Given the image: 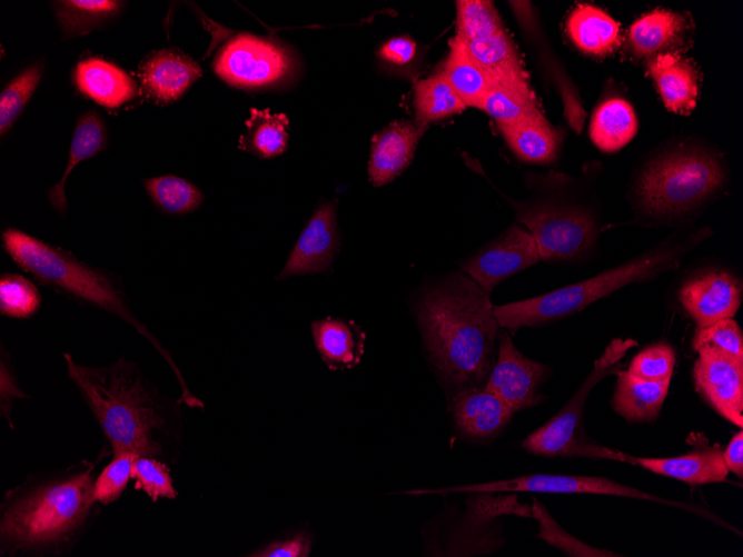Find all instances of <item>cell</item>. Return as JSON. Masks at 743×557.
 I'll return each mask as SVG.
<instances>
[{"label": "cell", "mask_w": 743, "mask_h": 557, "mask_svg": "<svg viewBox=\"0 0 743 557\" xmlns=\"http://www.w3.org/2000/svg\"><path fill=\"white\" fill-rule=\"evenodd\" d=\"M489 294L457 270L425 280L413 298L425 355L450 398L485 387L496 361L501 327Z\"/></svg>", "instance_id": "1"}, {"label": "cell", "mask_w": 743, "mask_h": 557, "mask_svg": "<svg viewBox=\"0 0 743 557\" xmlns=\"http://www.w3.org/2000/svg\"><path fill=\"white\" fill-rule=\"evenodd\" d=\"M109 455L103 447L95 460L31 474L9 489L0 504V555L71 553L96 519L95 481Z\"/></svg>", "instance_id": "2"}, {"label": "cell", "mask_w": 743, "mask_h": 557, "mask_svg": "<svg viewBox=\"0 0 743 557\" xmlns=\"http://www.w3.org/2000/svg\"><path fill=\"white\" fill-rule=\"evenodd\" d=\"M68 377L101 429L111 457L125 452L171 460L178 442L177 405L142 372L137 362L121 355L106 366L78 364L62 354Z\"/></svg>", "instance_id": "3"}, {"label": "cell", "mask_w": 743, "mask_h": 557, "mask_svg": "<svg viewBox=\"0 0 743 557\" xmlns=\"http://www.w3.org/2000/svg\"><path fill=\"white\" fill-rule=\"evenodd\" d=\"M2 247L14 265L30 275L36 282L52 291L120 318L146 338L168 362L182 388L184 400L189 392L169 352L132 311L122 279L111 270L93 267L78 259L72 252L48 243L17 228L1 233Z\"/></svg>", "instance_id": "4"}, {"label": "cell", "mask_w": 743, "mask_h": 557, "mask_svg": "<svg viewBox=\"0 0 743 557\" xmlns=\"http://www.w3.org/2000/svg\"><path fill=\"white\" fill-rule=\"evenodd\" d=\"M706 236L699 231L683 240L666 241L616 267L547 294L494 306L501 328L515 334L576 314L626 285L654 279L678 268L683 257Z\"/></svg>", "instance_id": "5"}, {"label": "cell", "mask_w": 743, "mask_h": 557, "mask_svg": "<svg viewBox=\"0 0 743 557\" xmlns=\"http://www.w3.org/2000/svg\"><path fill=\"white\" fill-rule=\"evenodd\" d=\"M724 181L719 159L697 149H682L653 159L642 171L636 195L651 216L673 218L701 205Z\"/></svg>", "instance_id": "6"}, {"label": "cell", "mask_w": 743, "mask_h": 557, "mask_svg": "<svg viewBox=\"0 0 743 557\" xmlns=\"http://www.w3.org/2000/svg\"><path fill=\"white\" fill-rule=\"evenodd\" d=\"M464 510L446 509L423 529L426 554L430 556H474L493 554L505 539L496 519L516 515L532 517L531 508L516 495L468 493Z\"/></svg>", "instance_id": "7"}, {"label": "cell", "mask_w": 743, "mask_h": 557, "mask_svg": "<svg viewBox=\"0 0 743 557\" xmlns=\"http://www.w3.org/2000/svg\"><path fill=\"white\" fill-rule=\"evenodd\" d=\"M634 339H613L595 359L592 371L564 407L546 424L528 435L522 447L529 454L543 457H577L584 440L579 437L583 411L591 390L607 375L620 369V361L627 350L635 347Z\"/></svg>", "instance_id": "8"}, {"label": "cell", "mask_w": 743, "mask_h": 557, "mask_svg": "<svg viewBox=\"0 0 743 557\" xmlns=\"http://www.w3.org/2000/svg\"><path fill=\"white\" fill-rule=\"evenodd\" d=\"M549 493V494H594L608 495L627 498H636L644 500H652L670 506H675L702 516H705L717 524L721 519L710 511L680 501L667 500L643 490L625 486L605 477L593 476H572V475H549V474H533L524 475L516 478L467 484L462 486H452L445 488L418 489L409 491L414 495H448L455 493Z\"/></svg>", "instance_id": "9"}, {"label": "cell", "mask_w": 743, "mask_h": 557, "mask_svg": "<svg viewBox=\"0 0 743 557\" xmlns=\"http://www.w3.org/2000/svg\"><path fill=\"white\" fill-rule=\"evenodd\" d=\"M296 59L280 43L249 33L230 39L214 60V70L228 84L257 89L288 81Z\"/></svg>", "instance_id": "10"}, {"label": "cell", "mask_w": 743, "mask_h": 557, "mask_svg": "<svg viewBox=\"0 0 743 557\" xmlns=\"http://www.w3.org/2000/svg\"><path fill=\"white\" fill-rule=\"evenodd\" d=\"M517 218L526 226L545 261L583 256L597 235L593 216L579 207L552 203L522 207Z\"/></svg>", "instance_id": "11"}, {"label": "cell", "mask_w": 743, "mask_h": 557, "mask_svg": "<svg viewBox=\"0 0 743 557\" xmlns=\"http://www.w3.org/2000/svg\"><path fill=\"white\" fill-rule=\"evenodd\" d=\"M549 371L548 366L524 356L508 331L499 329L496 361L484 388L517 412L543 400L539 388Z\"/></svg>", "instance_id": "12"}, {"label": "cell", "mask_w": 743, "mask_h": 557, "mask_svg": "<svg viewBox=\"0 0 743 557\" xmlns=\"http://www.w3.org/2000/svg\"><path fill=\"white\" fill-rule=\"evenodd\" d=\"M541 260L538 248L528 230L512 225L459 262V270L491 292L502 281Z\"/></svg>", "instance_id": "13"}, {"label": "cell", "mask_w": 743, "mask_h": 557, "mask_svg": "<svg viewBox=\"0 0 743 557\" xmlns=\"http://www.w3.org/2000/svg\"><path fill=\"white\" fill-rule=\"evenodd\" d=\"M720 445H709L705 438L688 452L677 457L651 458L630 456L606 447L586 444L581 457H601L641 466L652 473L682 480L688 485L721 483L727 477Z\"/></svg>", "instance_id": "14"}, {"label": "cell", "mask_w": 743, "mask_h": 557, "mask_svg": "<svg viewBox=\"0 0 743 557\" xmlns=\"http://www.w3.org/2000/svg\"><path fill=\"white\" fill-rule=\"evenodd\" d=\"M339 246L336 201L323 202L311 215L276 279L331 272Z\"/></svg>", "instance_id": "15"}, {"label": "cell", "mask_w": 743, "mask_h": 557, "mask_svg": "<svg viewBox=\"0 0 743 557\" xmlns=\"http://www.w3.org/2000/svg\"><path fill=\"white\" fill-rule=\"evenodd\" d=\"M693 368L697 392L726 420L743 426V362L700 349Z\"/></svg>", "instance_id": "16"}, {"label": "cell", "mask_w": 743, "mask_h": 557, "mask_svg": "<svg viewBox=\"0 0 743 557\" xmlns=\"http://www.w3.org/2000/svg\"><path fill=\"white\" fill-rule=\"evenodd\" d=\"M678 300L697 328H704L735 316L742 286L731 272L711 269L687 279L678 290Z\"/></svg>", "instance_id": "17"}, {"label": "cell", "mask_w": 743, "mask_h": 557, "mask_svg": "<svg viewBox=\"0 0 743 557\" xmlns=\"http://www.w3.org/2000/svg\"><path fill=\"white\" fill-rule=\"evenodd\" d=\"M200 76L199 64L177 49L152 52L139 66L145 96L160 105L178 100Z\"/></svg>", "instance_id": "18"}, {"label": "cell", "mask_w": 743, "mask_h": 557, "mask_svg": "<svg viewBox=\"0 0 743 557\" xmlns=\"http://www.w3.org/2000/svg\"><path fill=\"white\" fill-rule=\"evenodd\" d=\"M453 420L459 432L473 441L495 437L511 420L513 410L484 387L460 391L450 398Z\"/></svg>", "instance_id": "19"}, {"label": "cell", "mask_w": 743, "mask_h": 557, "mask_svg": "<svg viewBox=\"0 0 743 557\" xmlns=\"http://www.w3.org/2000/svg\"><path fill=\"white\" fill-rule=\"evenodd\" d=\"M425 128L410 121H394L374 135L370 146L368 175L380 187L392 182L410 163Z\"/></svg>", "instance_id": "20"}, {"label": "cell", "mask_w": 743, "mask_h": 557, "mask_svg": "<svg viewBox=\"0 0 743 557\" xmlns=\"http://www.w3.org/2000/svg\"><path fill=\"white\" fill-rule=\"evenodd\" d=\"M647 70L667 110L687 115L695 108L699 74L688 59L672 51L663 52L648 59Z\"/></svg>", "instance_id": "21"}, {"label": "cell", "mask_w": 743, "mask_h": 557, "mask_svg": "<svg viewBox=\"0 0 743 557\" xmlns=\"http://www.w3.org/2000/svg\"><path fill=\"white\" fill-rule=\"evenodd\" d=\"M73 80L81 93L108 109L122 106L137 93L136 82L125 70L97 57L78 62Z\"/></svg>", "instance_id": "22"}, {"label": "cell", "mask_w": 743, "mask_h": 557, "mask_svg": "<svg viewBox=\"0 0 743 557\" xmlns=\"http://www.w3.org/2000/svg\"><path fill=\"white\" fill-rule=\"evenodd\" d=\"M315 346L330 370L351 369L364 354L365 332L351 320L325 318L311 324Z\"/></svg>", "instance_id": "23"}, {"label": "cell", "mask_w": 743, "mask_h": 557, "mask_svg": "<svg viewBox=\"0 0 743 557\" xmlns=\"http://www.w3.org/2000/svg\"><path fill=\"white\" fill-rule=\"evenodd\" d=\"M566 32L583 53L605 58L621 46L618 23L604 10L577 4L566 20Z\"/></svg>", "instance_id": "24"}, {"label": "cell", "mask_w": 743, "mask_h": 557, "mask_svg": "<svg viewBox=\"0 0 743 557\" xmlns=\"http://www.w3.org/2000/svg\"><path fill=\"white\" fill-rule=\"evenodd\" d=\"M513 153L522 161L535 165L553 163L562 142V133L544 115L516 125L497 126Z\"/></svg>", "instance_id": "25"}, {"label": "cell", "mask_w": 743, "mask_h": 557, "mask_svg": "<svg viewBox=\"0 0 743 557\" xmlns=\"http://www.w3.org/2000/svg\"><path fill=\"white\" fill-rule=\"evenodd\" d=\"M613 409L627 421H653L666 398L670 380L647 381L617 369Z\"/></svg>", "instance_id": "26"}, {"label": "cell", "mask_w": 743, "mask_h": 557, "mask_svg": "<svg viewBox=\"0 0 743 557\" xmlns=\"http://www.w3.org/2000/svg\"><path fill=\"white\" fill-rule=\"evenodd\" d=\"M686 29V19L682 13L656 9L648 12L630 27L628 41L632 52L637 58H653L667 52L681 40Z\"/></svg>", "instance_id": "27"}, {"label": "cell", "mask_w": 743, "mask_h": 557, "mask_svg": "<svg viewBox=\"0 0 743 557\" xmlns=\"http://www.w3.org/2000/svg\"><path fill=\"white\" fill-rule=\"evenodd\" d=\"M463 43L470 58L491 78L492 83L528 80L523 59L506 30L488 38Z\"/></svg>", "instance_id": "28"}, {"label": "cell", "mask_w": 743, "mask_h": 557, "mask_svg": "<svg viewBox=\"0 0 743 557\" xmlns=\"http://www.w3.org/2000/svg\"><path fill=\"white\" fill-rule=\"evenodd\" d=\"M638 122L633 107L624 99L612 98L593 112L590 137L604 152H615L625 147L637 133Z\"/></svg>", "instance_id": "29"}, {"label": "cell", "mask_w": 743, "mask_h": 557, "mask_svg": "<svg viewBox=\"0 0 743 557\" xmlns=\"http://www.w3.org/2000/svg\"><path fill=\"white\" fill-rule=\"evenodd\" d=\"M479 109L497 126H511L543 115L529 81L494 82Z\"/></svg>", "instance_id": "30"}, {"label": "cell", "mask_w": 743, "mask_h": 557, "mask_svg": "<svg viewBox=\"0 0 743 557\" xmlns=\"http://www.w3.org/2000/svg\"><path fill=\"white\" fill-rule=\"evenodd\" d=\"M106 143V129L101 117L89 111L81 116L75 127L69 150L67 167L60 180L49 188L48 199L52 208L66 216L68 203L65 193V183L73 168L81 161L100 152Z\"/></svg>", "instance_id": "31"}, {"label": "cell", "mask_w": 743, "mask_h": 557, "mask_svg": "<svg viewBox=\"0 0 743 557\" xmlns=\"http://www.w3.org/2000/svg\"><path fill=\"white\" fill-rule=\"evenodd\" d=\"M466 107L479 108L492 87L486 72L470 58L463 42L453 38L449 52L438 71Z\"/></svg>", "instance_id": "32"}, {"label": "cell", "mask_w": 743, "mask_h": 557, "mask_svg": "<svg viewBox=\"0 0 743 557\" xmlns=\"http://www.w3.org/2000/svg\"><path fill=\"white\" fill-rule=\"evenodd\" d=\"M246 127V133L241 135L238 141L240 149L261 158H274L287 149L286 115L252 108Z\"/></svg>", "instance_id": "33"}, {"label": "cell", "mask_w": 743, "mask_h": 557, "mask_svg": "<svg viewBox=\"0 0 743 557\" xmlns=\"http://www.w3.org/2000/svg\"><path fill=\"white\" fill-rule=\"evenodd\" d=\"M414 108L415 123L426 129L432 121L462 112L466 105L447 80L436 72L415 84Z\"/></svg>", "instance_id": "34"}, {"label": "cell", "mask_w": 743, "mask_h": 557, "mask_svg": "<svg viewBox=\"0 0 743 557\" xmlns=\"http://www.w3.org/2000/svg\"><path fill=\"white\" fill-rule=\"evenodd\" d=\"M142 185L155 206L170 215L191 212L205 199L197 186L174 175L147 178Z\"/></svg>", "instance_id": "35"}, {"label": "cell", "mask_w": 743, "mask_h": 557, "mask_svg": "<svg viewBox=\"0 0 743 557\" xmlns=\"http://www.w3.org/2000/svg\"><path fill=\"white\" fill-rule=\"evenodd\" d=\"M121 7L112 0H66L56 2V14L65 37L85 34L115 16Z\"/></svg>", "instance_id": "36"}, {"label": "cell", "mask_w": 743, "mask_h": 557, "mask_svg": "<svg viewBox=\"0 0 743 557\" xmlns=\"http://www.w3.org/2000/svg\"><path fill=\"white\" fill-rule=\"evenodd\" d=\"M505 30L492 1H456V38L460 42L492 37Z\"/></svg>", "instance_id": "37"}, {"label": "cell", "mask_w": 743, "mask_h": 557, "mask_svg": "<svg viewBox=\"0 0 743 557\" xmlns=\"http://www.w3.org/2000/svg\"><path fill=\"white\" fill-rule=\"evenodd\" d=\"M42 306L36 284L23 275L3 272L0 276V314L13 319H29Z\"/></svg>", "instance_id": "38"}, {"label": "cell", "mask_w": 743, "mask_h": 557, "mask_svg": "<svg viewBox=\"0 0 743 557\" xmlns=\"http://www.w3.org/2000/svg\"><path fill=\"white\" fill-rule=\"evenodd\" d=\"M43 71L34 63L13 78L0 95V132H7L21 113L37 88Z\"/></svg>", "instance_id": "39"}, {"label": "cell", "mask_w": 743, "mask_h": 557, "mask_svg": "<svg viewBox=\"0 0 743 557\" xmlns=\"http://www.w3.org/2000/svg\"><path fill=\"white\" fill-rule=\"evenodd\" d=\"M131 479L135 480V489L143 491L153 503L160 498L175 499L178 496L167 462L157 458L136 456Z\"/></svg>", "instance_id": "40"}, {"label": "cell", "mask_w": 743, "mask_h": 557, "mask_svg": "<svg viewBox=\"0 0 743 557\" xmlns=\"http://www.w3.org/2000/svg\"><path fill=\"white\" fill-rule=\"evenodd\" d=\"M692 345L695 351L710 349L743 362V335L739 324L732 318L697 328Z\"/></svg>", "instance_id": "41"}, {"label": "cell", "mask_w": 743, "mask_h": 557, "mask_svg": "<svg viewBox=\"0 0 743 557\" xmlns=\"http://www.w3.org/2000/svg\"><path fill=\"white\" fill-rule=\"evenodd\" d=\"M532 516L539 525L538 537L559 548L568 556H585V557H613L618 556L605 549L594 548L586 545L558 526L546 508L536 499L533 498L531 508Z\"/></svg>", "instance_id": "42"}, {"label": "cell", "mask_w": 743, "mask_h": 557, "mask_svg": "<svg viewBox=\"0 0 743 557\" xmlns=\"http://www.w3.org/2000/svg\"><path fill=\"white\" fill-rule=\"evenodd\" d=\"M135 457L136 455L129 452L113 456L99 471L93 489L95 499L98 504L109 505L120 498L131 478Z\"/></svg>", "instance_id": "43"}, {"label": "cell", "mask_w": 743, "mask_h": 557, "mask_svg": "<svg viewBox=\"0 0 743 557\" xmlns=\"http://www.w3.org/2000/svg\"><path fill=\"white\" fill-rule=\"evenodd\" d=\"M674 365L673 348L667 344L658 342L640 351L632 359L627 372L643 380L662 381L671 379Z\"/></svg>", "instance_id": "44"}, {"label": "cell", "mask_w": 743, "mask_h": 557, "mask_svg": "<svg viewBox=\"0 0 743 557\" xmlns=\"http://www.w3.org/2000/svg\"><path fill=\"white\" fill-rule=\"evenodd\" d=\"M0 415L8 421L11 429H13L14 426L11 419L13 401L17 399L29 398V396L20 389L16 370L2 342L0 356Z\"/></svg>", "instance_id": "45"}, {"label": "cell", "mask_w": 743, "mask_h": 557, "mask_svg": "<svg viewBox=\"0 0 743 557\" xmlns=\"http://www.w3.org/2000/svg\"><path fill=\"white\" fill-rule=\"evenodd\" d=\"M313 537L308 531H298L291 536L275 540L254 551L256 557H307L310 554Z\"/></svg>", "instance_id": "46"}, {"label": "cell", "mask_w": 743, "mask_h": 557, "mask_svg": "<svg viewBox=\"0 0 743 557\" xmlns=\"http://www.w3.org/2000/svg\"><path fill=\"white\" fill-rule=\"evenodd\" d=\"M415 56L416 42L405 36L387 40L378 50L379 59L393 66H406Z\"/></svg>", "instance_id": "47"}, {"label": "cell", "mask_w": 743, "mask_h": 557, "mask_svg": "<svg viewBox=\"0 0 743 557\" xmlns=\"http://www.w3.org/2000/svg\"><path fill=\"white\" fill-rule=\"evenodd\" d=\"M722 457H723L724 464H725L726 468L729 469V471H732L735 475H737L740 478H742V475H743V431L742 430L737 431L732 437V439L730 440L725 450H723Z\"/></svg>", "instance_id": "48"}]
</instances>
